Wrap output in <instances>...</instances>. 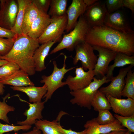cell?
Wrapping results in <instances>:
<instances>
[{
    "mask_svg": "<svg viewBox=\"0 0 134 134\" xmlns=\"http://www.w3.org/2000/svg\"><path fill=\"white\" fill-rule=\"evenodd\" d=\"M30 125H15L3 124L0 122V134L11 131L17 132L20 130L28 131L32 127Z\"/></svg>",
    "mask_w": 134,
    "mask_h": 134,
    "instance_id": "obj_33",
    "label": "cell"
},
{
    "mask_svg": "<svg viewBox=\"0 0 134 134\" xmlns=\"http://www.w3.org/2000/svg\"><path fill=\"white\" fill-rule=\"evenodd\" d=\"M75 49L76 54L73 58V64L76 65L80 61L84 70H93L98 58L92 46L85 41L77 45Z\"/></svg>",
    "mask_w": 134,
    "mask_h": 134,
    "instance_id": "obj_6",
    "label": "cell"
},
{
    "mask_svg": "<svg viewBox=\"0 0 134 134\" xmlns=\"http://www.w3.org/2000/svg\"><path fill=\"white\" fill-rule=\"evenodd\" d=\"M15 37L6 39L0 37V56H4L10 51L13 45Z\"/></svg>",
    "mask_w": 134,
    "mask_h": 134,
    "instance_id": "obj_34",
    "label": "cell"
},
{
    "mask_svg": "<svg viewBox=\"0 0 134 134\" xmlns=\"http://www.w3.org/2000/svg\"><path fill=\"white\" fill-rule=\"evenodd\" d=\"M18 10L17 0H0V26L11 30L14 26Z\"/></svg>",
    "mask_w": 134,
    "mask_h": 134,
    "instance_id": "obj_8",
    "label": "cell"
},
{
    "mask_svg": "<svg viewBox=\"0 0 134 134\" xmlns=\"http://www.w3.org/2000/svg\"><path fill=\"white\" fill-rule=\"evenodd\" d=\"M134 66L130 65L127 67L120 69L118 75L113 76L111 79L110 84L106 87L100 88L99 91L105 95H109L115 98L121 99L122 92L125 84V77Z\"/></svg>",
    "mask_w": 134,
    "mask_h": 134,
    "instance_id": "obj_10",
    "label": "cell"
},
{
    "mask_svg": "<svg viewBox=\"0 0 134 134\" xmlns=\"http://www.w3.org/2000/svg\"><path fill=\"white\" fill-rule=\"evenodd\" d=\"M16 34L12 30L5 29L0 26V37L2 38H12L15 37Z\"/></svg>",
    "mask_w": 134,
    "mask_h": 134,
    "instance_id": "obj_38",
    "label": "cell"
},
{
    "mask_svg": "<svg viewBox=\"0 0 134 134\" xmlns=\"http://www.w3.org/2000/svg\"><path fill=\"white\" fill-rule=\"evenodd\" d=\"M59 40L50 41L41 44L35 50L33 56L36 71L40 72L46 68L45 59L52 46Z\"/></svg>",
    "mask_w": 134,
    "mask_h": 134,
    "instance_id": "obj_19",
    "label": "cell"
},
{
    "mask_svg": "<svg viewBox=\"0 0 134 134\" xmlns=\"http://www.w3.org/2000/svg\"><path fill=\"white\" fill-rule=\"evenodd\" d=\"M107 13L105 2L98 0L92 5L87 7L83 15L89 28L104 25Z\"/></svg>",
    "mask_w": 134,
    "mask_h": 134,
    "instance_id": "obj_9",
    "label": "cell"
},
{
    "mask_svg": "<svg viewBox=\"0 0 134 134\" xmlns=\"http://www.w3.org/2000/svg\"><path fill=\"white\" fill-rule=\"evenodd\" d=\"M91 105L95 111L98 112L103 110H109L112 109L110 104L105 95L99 90L96 92L92 101Z\"/></svg>",
    "mask_w": 134,
    "mask_h": 134,
    "instance_id": "obj_27",
    "label": "cell"
},
{
    "mask_svg": "<svg viewBox=\"0 0 134 134\" xmlns=\"http://www.w3.org/2000/svg\"><path fill=\"white\" fill-rule=\"evenodd\" d=\"M20 100L21 101L27 103L29 108L26 110L23 113V115L27 116L26 119L23 121H17L16 125L32 126L35 124L37 120L42 119V112L44 107L45 102L44 101L32 103L25 100Z\"/></svg>",
    "mask_w": 134,
    "mask_h": 134,
    "instance_id": "obj_17",
    "label": "cell"
},
{
    "mask_svg": "<svg viewBox=\"0 0 134 134\" xmlns=\"http://www.w3.org/2000/svg\"><path fill=\"white\" fill-rule=\"evenodd\" d=\"M104 25L124 34L134 33L127 16L120 9L111 13H107Z\"/></svg>",
    "mask_w": 134,
    "mask_h": 134,
    "instance_id": "obj_11",
    "label": "cell"
},
{
    "mask_svg": "<svg viewBox=\"0 0 134 134\" xmlns=\"http://www.w3.org/2000/svg\"><path fill=\"white\" fill-rule=\"evenodd\" d=\"M11 88L14 91H21L28 96L29 102L36 103L42 101L41 100L47 92L46 86L36 87L34 86H12Z\"/></svg>",
    "mask_w": 134,
    "mask_h": 134,
    "instance_id": "obj_21",
    "label": "cell"
},
{
    "mask_svg": "<svg viewBox=\"0 0 134 134\" xmlns=\"http://www.w3.org/2000/svg\"><path fill=\"white\" fill-rule=\"evenodd\" d=\"M114 116L123 127L127 128L128 131L132 133H134V114L130 116L125 117L115 114Z\"/></svg>",
    "mask_w": 134,
    "mask_h": 134,
    "instance_id": "obj_32",
    "label": "cell"
},
{
    "mask_svg": "<svg viewBox=\"0 0 134 134\" xmlns=\"http://www.w3.org/2000/svg\"><path fill=\"white\" fill-rule=\"evenodd\" d=\"M39 10L31 1L27 5L25 10L22 25V34H27L37 16Z\"/></svg>",
    "mask_w": 134,
    "mask_h": 134,
    "instance_id": "obj_22",
    "label": "cell"
},
{
    "mask_svg": "<svg viewBox=\"0 0 134 134\" xmlns=\"http://www.w3.org/2000/svg\"><path fill=\"white\" fill-rule=\"evenodd\" d=\"M85 41L92 46L106 48L131 56L134 54V33L124 34L104 25L89 28Z\"/></svg>",
    "mask_w": 134,
    "mask_h": 134,
    "instance_id": "obj_1",
    "label": "cell"
},
{
    "mask_svg": "<svg viewBox=\"0 0 134 134\" xmlns=\"http://www.w3.org/2000/svg\"><path fill=\"white\" fill-rule=\"evenodd\" d=\"M51 21V18L48 14L39 10L38 15L32 23L27 35L34 39H38L45 31Z\"/></svg>",
    "mask_w": 134,
    "mask_h": 134,
    "instance_id": "obj_18",
    "label": "cell"
},
{
    "mask_svg": "<svg viewBox=\"0 0 134 134\" xmlns=\"http://www.w3.org/2000/svg\"><path fill=\"white\" fill-rule=\"evenodd\" d=\"M124 134H132V132L128 130Z\"/></svg>",
    "mask_w": 134,
    "mask_h": 134,
    "instance_id": "obj_45",
    "label": "cell"
},
{
    "mask_svg": "<svg viewBox=\"0 0 134 134\" xmlns=\"http://www.w3.org/2000/svg\"><path fill=\"white\" fill-rule=\"evenodd\" d=\"M62 113L56 119L52 121L45 119L37 120L35 126L42 132V134H63L57 129L56 125L63 115Z\"/></svg>",
    "mask_w": 134,
    "mask_h": 134,
    "instance_id": "obj_24",
    "label": "cell"
},
{
    "mask_svg": "<svg viewBox=\"0 0 134 134\" xmlns=\"http://www.w3.org/2000/svg\"><path fill=\"white\" fill-rule=\"evenodd\" d=\"M123 7H125L130 9L132 13H134V0H123Z\"/></svg>",
    "mask_w": 134,
    "mask_h": 134,
    "instance_id": "obj_39",
    "label": "cell"
},
{
    "mask_svg": "<svg viewBox=\"0 0 134 134\" xmlns=\"http://www.w3.org/2000/svg\"><path fill=\"white\" fill-rule=\"evenodd\" d=\"M123 0H106L105 5L107 13L114 12L123 7Z\"/></svg>",
    "mask_w": 134,
    "mask_h": 134,
    "instance_id": "obj_35",
    "label": "cell"
},
{
    "mask_svg": "<svg viewBox=\"0 0 134 134\" xmlns=\"http://www.w3.org/2000/svg\"><path fill=\"white\" fill-rule=\"evenodd\" d=\"M4 86L0 82V95L3 94L4 92Z\"/></svg>",
    "mask_w": 134,
    "mask_h": 134,
    "instance_id": "obj_43",
    "label": "cell"
},
{
    "mask_svg": "<svg viewBox=\"0 0 134 134\" xmlns=\"http://www.w3.org/2000/svg\"><path fill=\"white\" fill-rule=\"evenodd\" d=\"M67 1V0H51L48 14L51 18L66 14Z\"/></svg>",
    "mask_w": 134,
    "mask_h": 134,
    "instance_id": "obj_26",
    "label": "cell"
},
{
    "mask_svg": "<svg viewBox=\"0 0 134 134\" xmlns=\"http://www.w3.org/2000/svg\"><path fill=\"white\" fill-rule=\"evenodd\" d=\"M83 0H72L66 12L67 22L65 31L68 33L72 31L78 21L77 19L83 14L87 8Z\"/></svg>",
    "mask_w": 134,
    "mask_h": 134,
    "instance_id": "obj_16",
    "label": "cell"
},
{
    "mask_svg": "<svg viewBox=\"0 0 134 134\" xmlns=\"http://www.w3.org/2000/svg\"><path fill=\"white\" fill-rule=\"evenodd\" d=\"M98 116L95 118L97 122L100 125H105L112 123L116 119L108 110H100L98 111Z\"/></svg>",
    "mask_w": 134,
    "mask_h": 134,
    "instance_id": "obj_31",
    "label": "cell"
},
{
    "mask_svg": "<svg viewBox=\"0 0 134 134\" xmlns=\"http://www.w3.org/2000/svg\"><path fill=\"white\" fill-rule=\"evenodd\" d=\"M125 78V84L122 96L134 99V72L132 69L127 73Z\"/></svg>",
    "mask_w": 134,
    "mask_h": 134,
    "instance_id": "obj_28",
    "label": "cell"
},
{
    "mask_svg": "<svg viewBox=\"0 0 134 134\" xmlns=\"http://www.w3.org/2000/svg\"><path fill=\"white\" fill-rule=\"evenodd\" d=\"M113 111L121 116L128 117L134 114V99H119L109 95H105Z\"/></svg>",
    "mask_w": 134,
    "mask_h": 134,
    "instance_id": "obj_15",
    "label": "cell"
},
{
    "mask_svg": "<svg viewBox=\"0 0 134 134\" xmlns=\"http://www.w3.org/2000/svg\"><path fill=\"white\" fill-rule=\"evenodd\" d=\"M39 46L38 39L23 34H16L10 51L4 56H0V59L15 63L29 75H32L36 71L33 56Z\"/></svg>",
    "mask_w": 134,
    "mask_h": 134,
    "instance_id": "obj_2",
    "label": "cell"
},
{
    "mask_svg": "<svg viewBox=\"0 0 134 134\" xmlns=\"http://www.w3.org/2000/svg\"><path fill=\"white\" fill-rule=\"evenodd\" d=\"M0 81L4 85H10L13 86H34L30 79L29 74L21 69L9 76L0 78Z\"/></svg>",
    "mask_w": 134,
    "mask_h": 134,
    "instance_id": "obj_20",
    "label": "cell"
},
{
    "mask_svg": "<svg viewBox=\"0 0 134 134\" xmlns=\"http://www.w3.org/2000/svg\"><path fill=\"white\" fill-rule=\"evenodd\" d=\"M93 80L86 87L70 92V94L73 97L70 100L72 104H76L81 107L90 109L92 101L97 91L102 85L110 81V80L107 79L105 76L100 79L94 77Z\"/></svg>",
    "mask_w": 134,
    "mask_h": 134,
    "instance_id": "obj_4",
    "label": "cell"
},
{
    "mask_svg": "<svg viewBox=\"0 0 134 134\" xmlns=\"http://www.w3.org/2000/svg\"><path fill=\"white\" fill-rule=\"evenodd\" d=\"M84 127L87 130L85 134H104L114 131L128 130L116 119L112 123L100 125L97 122L95 118H93L87 121Z\"/></svg>",
    "mask_w": 134,
    "mask_h": 134,
    "instance_id": "obj_14",
    "label": "cell"
},
{
    "mask_svg": "<svg viewBox=\"0 0 134 134\" xmlns=\"http://www.w3.org/2000/svg\"><path fill=\"white\" fill-rule=\"evenodd\" d=\"M67 22L66 14L60 17L51 18L50 24L43 34L38 39L39 44L52 40H59L65 31Z\"/></svg>",
    "mask_w": 134,
    "mask_h": 134,
    "instance_id": "obj_7",
    "label": "cell"
},
{
    "mask_svg": "<svg viewBox=\"0 0 134 134\" xmlns=\"http://www.w3.org/2000/svg\"><path fill=\"white\" fill-rule=\"evenodd\" d=\"M51 0H32L38 9L48 14L50 7Z\"/></svg>",
    "mask_w": 134,
    "mask_h": 134,
    "instance_id": "obj_36",
    "label": "cell"
},
{
    "mask_svg": "<svg viewBox=\"0 0 134 134\" xmlns=\"http://www.w3.org/2000/svg\"><path fill=\"white\" fill-rule=\"evenodd\" d=\"M10 96V94H8L2 98V101H0V119L7 123L10 124L7 114L10 112L14 111L15 108L14 107L10 106L6 103V100Z\"/></svg>",
    "mask_w": 134,
    "mask_h": 134,
    "instance_id": "obj_29",
    "label": "cell"
},
{
    "mask_svg": "<svg viewBox=\"0 0 134 134\" xmlns=\"http://www.w3.org/2000/svg\"><path fill=\"white\" fill-rule=\"evenodd\" d=\"M75 76L69 75L64 82L71 91L86 87L92 82L95 76L93 70H88L86 72L81 67L75 68Z\"/></svg>",
    "mask_w": 134,
    "mask_h": 134,
    "instance_id": "obj_12",
    "label": "cell"
},
{
    "mask_svg": "<svg viewBox=\"0 0 134 134\" xmlns=\"http://www.w3.org/2000/svg\"><path fill=\"white\" fill-rule=\"evenodd\" d=\"M126 132L124 131H114L104 134H124Z\"/></svg>",
    "mask_w": 134,
    "mask_h": 134,
    "instance_id": "obj_42",
    "label": "cell"
},
{
    "mask_svg": "<svg viewBox=\"0 0 134 134\" xmlns=\"http://www.w3.org/2000/svg\"><path fill=\"white\" fill-rule=\"evenodd\" d=\"M56 127L57 129L63 134H85L87 132V129L80 132H76L72 130L71 129H66L63 128L60 125L59 121L57 123Z\"/></svg>",
    "mask_w": 134,
    "mask_h": 134,
    "instance_id": "obj_37",
    "label": "cell"
},
{
    "mask_svg": "<svg viewBox=\"0 0 134 134\" xmlns=\"http://www.w3.org/2000/svg\"><path fill=\"white\" fill-rule=\"evenodd\" d=\"M98 1V0H83L84 3L87 7L92 5Z\"/></svg>",
    "mask_w": 134,
    "mask_h": 134,
    "instance_id": "obj_41",
    "label": "cell"
},
{
    "mask_svg": "<svg viewBox=\"0 0 134 134\" xmlns=\"http://www.w3.org/2000/svg\"><path fill=\"white\" fill-rule=\"evenodd\" d=\"M83 15L80 16L73 30L65 35L60 42L50 52L55 53L65 49L72 51L78 44L85 41L86 34L89 28Z\"/></svg>",
    "mask_w": 134,
    "mask_h": 134,
    "instance_id": "obj_3",
    "label": "cell"
},
{
    "mask_svg": "<svg viewBox=\"0 0 134 134\" xmlns=\"http://www.w3.org/2000/svg\"><path fill=\"white\" fill-rule=\"evenodd\" d=\"M20 69L19 67L15 63L8 61L0 67V78L9 76Z\"/></svg>",
    "mask_w": 134,
    "mask_h": 134,
    "instance_id": "obj_30",
    "label": "cell"
},
{
    "mask_svg": "<svg viewBox=\"0 0 134 134\" xmlns=\"http://www.w3.org/2000/svg\"><path fill=\"white\" fill-rule=\"evenodd\" d=\"M67 57L64 55V63L62 67L59 68L56 62L55 61H53V69L52 73L49 75L42 76V79L40 81L41 83H44L47 88V92L43 98H45V102L50 99L54 92L58 88L66 85L64 82L62 81L66 74L68 71L75 67H74L69 68H66V61Z\"/></svg>",
    "mask_w": 134,
    "mask_h": 134,
    "instance_id": "obj_5",
    "label": "cell"
},
{
    "mask_svg": "<svg viewBox=\"0 0 134 134\" xmlns=\"http://www.w3.org/2000/svg\"><path fill=\"white\" fill-rule=\"evenodd\" d=\"M92 46L94 50L99 53L98 57L93 70L95 76H101L102 78L106 74L109 64L114 60L117 52L99 46Z\"/></svg>",
    "mask_w": 134,
    "mask_h": 134,
    "instance_id": "obj_13",
    "label": "cell"
},
{
    "mask_svg": "<svg viewBox=\"0 0 134 134\" xmlns=\"http://www.w3.org/2000/svg\"><path fill=\"white\" fill-rule=\"evenodd\" d=\"M8 62L6 60L0 59V67L6 63Z\"/></svg>",
    "mask_w": 134,
    "mask_h": 134,
    "instance_id": "obj_44",
    "label": "cell"
},
{
    "mask_svg": "<svg viewBox=\"0 0 134 134\" xmlns=\"http://www.w3.org/2000/svg\"><path fill=\"white\" fill-rule=\"evenodd\" d=\"M18 10L16 17L15 24L11 30L16 34H22V25L24 13L27 5L31 0H17Z\"/></svg>",
    "mask_w": 134,
    "mask_h": 134,
    "instance_id": "obj_25",
    "label": "cell"
},
{
    "mask_svg": "<svg viewBox=\"0 0 134 134\" xmlns=\"http://www.w3.org/2000/svg\"><path fill=\"white\" fill-rule=\"evenodd\" d=\"M41 131L35 126L34 127L32 131L22 133V134H42Z\"/></svg>",
    "mask_w": 134,
    "mask_h": 134,
    "instance_id": "obj_40",
    "label": "cell"
},
{
    "mask_svg": "<svg viewBox=\"0 0 134 134\" xmlns=\"http://www.w3.org/2000/svg\"><path fill=\"white\" fill-rule=\"evenodd\" d=\"M6 134H10L9 133H6ZM13 134H18V133L17 132H15V133H14Z\"/></svg>",
    "mask_w": 134,
    "mask_h": 134,
    "instance_id": "obj_46",
    "label": "cell"
},
{
    "mask_svg": "<svg viewBox=\"0 0 134 134\" xmlns=\"http://www.w3.org/2000/svg\"><path fill=\"white\" fill-rule=\"evenodd\" d=\"M114 60V64L108 67L105 76L107 79L110 80L113 76V71L115 68L128 65H134V55L129 56L123 53H117Z\"/></svg>",
    "mask_w": 134,
    "mask_h": 134,
    "instance_id": "obj_23",
    "label": "cell"
}]
</instances>
